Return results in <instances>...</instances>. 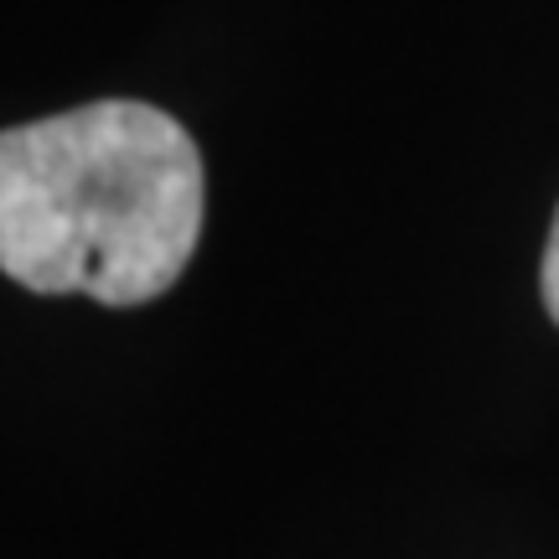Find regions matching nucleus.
Returning <instances> with one entry per match:
<instances>
[{"mask_svg": "<svg viewBox=\"0 0 559 559\" xmlns=\"http://www.w3.org/2000/svg\"><path fill=\"white\" fill-rule=\"evenodd\" d=\"M202 198L198 145L156 104L0 130V270L37 296L145 306L198 254Z\"/></svg>", "mask_w": 559, "mask_h": 559, "instance_id": "1", "label": "nucleus"}, {"mask_svg": "<svg viewBox=\"0 0 559 559\" xmlns=\"http://www.w3.org/2000/svg\"><path fill=\"white\" fill-rule=\"evenodd\" d=\"M539 285H544V306L559 326V213H555V228H549V249H544V270H539Z\"/></svg>", "mask_w": 559, "mask_h": 559, "instance_id": "2", "label": "nucleus"}]
</instances>
